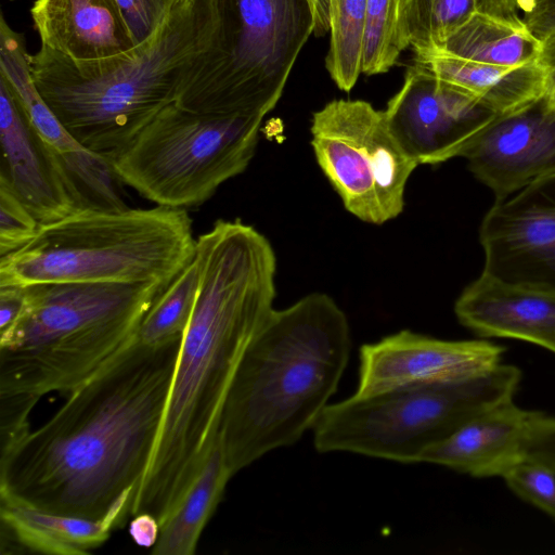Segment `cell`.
I'll list each match as a JSON object with an SVG mask.
<instances>
[{
    "instance_id": "1",
    "label": "cell",
    "mask_w": 555,
    "mask_h": 555,
    "mask_svg": "<svg viewBox=\"0 0 555 555\" xmlns=\"http://www.w3.org/2000/svg\"><path fill=\"white\" fill-rule=\"evenodd\" d=\"M182 338L158 346L134 338L66 396L0 467V494L122 527L154 452Z\"/></svg>"
},
{
    "instance_id": "2",
    "label": "cell",
    "mask_w": 555,
    "mask_h": 555,
    "mask_svg": "<svg viewBox=\"0 0 555 555\" xmlns=\"http://www.w3.org/2000/svg\"><path fill=\"white\" fill-rule=\"evenodd\" d=\"M198 286L158 438L131 516L162 525L180 503L218 437L241 358L272 311L276 257L269 240L236 220H217L196 238Z\"/></svg>"
},
{
    "instance_id": "3",
    "label": "cell",
    "mask_w": 555,
    "mask_h": 555,
    "mask_svg": "<svg viewBox=\"0 0 555 555\" xmlns=\"http://www.w3.org/2000/svg\"><path fill=\"white\" fill-rule=\"evenodd\" d=\"M350 350L348 319L328 295L311 293L272 311L246 347L223 406L219 434L233 476L313 428Z\"/></svg>"
},
{
    "instance_id": "4",
    "label": "cell",
    "mask_w": 555,
    "mask_h": 555,
    "mask_svg": "<svg viewBox=\"0 0 555 555\" xmlns=\"http://www.w3.org/2000/svg\"><path fill=\"white\" fill-rule=\"evenodd\" d=\"M215 0H180L146 41L120 54L75 61L41 46L34 82L65 129L109 162L178 94L211 46Z\"/></svg>"
},
{
    "instance_id": "5",
    "label": "cell",
    "mask_w": 555,
    "mask_h": 555,
    "mask_svg": "<svg viewBox=\"0 0 555 555\" xmlns=\"http://www.w3.org/2000/svg\"><path fill=\"white\" fill-rule=\"evenodd\" d=\"M166 287L116 282L24 287L20 315L0 332V395L68 396L134 340Z\"/></svg>"
},
{
    "instance_id": "6",
    "label": "cell",
    "mask_w": 555,
    "mask_h": 555,
    "mask_svg": "<svg viewBox=\"0 0 555 555\" xmlns=\"http://www.w3.org/2000/svg\"><path fill=\"white\" fill-rule=\"evenodd\" d=\"M195 249L188 209L82 208L40 224L29 242L0 257V286L55 282L168 286L194 259Z\"/></svg>"
},
{
    "instance_id": "7",
    "label": "cell",
    "mask_w": 555,
    "mask_h": 555,
    "mask_svg": "<svg viewBox=\"0 0 555 555\" xmlns=\"http://www.w3.org/2000/svg\"><path fill=\"white\" fill-rule=\"evenodd\" d=\"M520 380L517 366L501 362L465 379L354 393L326 405L312 428L313 444L321 453L417 463L472 417L513 400Z\"/></svg>"
},
{
    "instance_id": "8",
    "label": "cell",
    "mask_w": 555,
    "mask_h": 555,
    "mask_svg": "<svg viewBox=\"0 0 555 555\" xmlns=\"http://www.w3.org/2000/svg\"><path fill=\"white\" fill-rule=\"evenodd\" d=\"M211 46L176 103L212 115H261L274 108L313 34L309 0H215Z\"/></svg>"
},
{
    "instance_id": "9",
    "label": "cell",
    "mask_w": 555,
    "mask_h": 555,
    "mask_svg": "<svg viewBox=\"0 0 555 555\" xmlns=\"http://www.w3.org/2000/svg\"><path fill=\"white\" fill-rule=\"evenodd\" d=\"M261 115H212L176 102L164 107L112 160L122 182L158 206L197 207L246 170Z\"/></svg>"
},
{
    "instance_id": "10",
    "label": "cell",
    "mask_w": 555,
    "mask_h": 555,
    "mask_svg": "<svg viewBox=\"0 0 555 555\" xmlns=\"http://www.w3.org/2000/svg\"><path fill=\"white\" fill-rule=\"evenodd\" d=\"M310 131L317 163L351 215L382 224L402 212L417 164L384 111L362 100H334L313 114Z\"/></svg>"
},
{
    "instance_id": "11",
    "label": "cell",
    "mask_w": 555,
    "mask_h": 555,
    "mask_svg": "<svg viewBox=\"0 0 555 555\" xmlns=\"http://www.w3.org/2000/svg\"><path fill=\"white\" fill-rule=\"evenodd\" d=\"M384 112L392 134L417 166L460 157L496 116L418 60L408 67L401 89Z\"/></svg>"
},
{
    "instance_id": "12",
    "label": "cell",
    "mask_w": 555,
    "mask_h": 555,
    "mask_svg": "<svg viewBox=\"0 0 555 555\" xmlns=\"http://www.w3.org/2000/svg\"><path fill=\"white\" fill-rule=\"evenodd\" d=\"M482 273L555 291V175L495 199L479 227Z\"/></svg>"
},
{
    "instance_id": "13",
    "label": "cell",
    "mask_w": 555,
    "mask_h": 555,
    "mask_svg": "<svg viewBox=\"0 0 555 555\" xmlns=\"http://www.w3.org/2000/svg\"><path fill=\"white\" fill-rule=\"evenodd\" d=\"M504 351L486 338L446 340L403 330L361 347L356 395L465 379L501 363Z\"/></svg>"
},
{
    "instance_id": "14",
    "label": "cell",
    "mask_w": 555,
    "mask_h": 555,
    "mask_svg": "<svg viewBox=\"0 0 555 555\" xmlns=\"http://www.w3.org/2000/svg\"><path fill=\"white\" fill-rule=\"evenodd\" d=\"M460 157L502 199L555 175V107L546 99L494 116Z\"/></svg>"
},
{
    "instance_id": "15",
    "label": "cell",
    "mask_w": 555,
    "mask_h": 555,
    "mask_svg": "<svg viewBox=\"0 0 555 555\" xmlns=\"http://www.w3.org/2000/svg\"><path fill=\"white\" fill-rule=\"evenodd\" d=\"M0 179L40 224L85 208L59 153L30 122L7 80L0 76Z\"/></svg>"
},
{
    "instance_id": "16",
    "label": "cell",
    "mask_w": 555,
    "mask_h": 555,
    "mask_svg": "<svg viewBox=\"0 0 555 555\" xmlns=\"http://www.w3.org/2000/svg\"><path fill=\"white\" fill-rule=\"evenodd\" d=\"M459 322L480 338H511L555 353V291L508 284L486 273L454 305Z\"/></svg>"
},
{
    "instance_id": "17",
    "label": "cell",
    "mask_w": 555,
    "mask_h": 555,
    "mask_svg": "<svg viewBox=\"0 0 555 555\" xmlns=\"http://www.w3.org/2000/svg\"><path fill=\"white\" fill-rule=\"evenodd\" d=\"M537 411L513 400L472 417L426 449L421 462L448 467L475 478L503 477L524 460L525 444Z\"/></svg>"
},
{
    "instance_id": "18",
    "label": "cell",
    "mask_w": 555,
    "mask_h": 555,
    "mask_svg": "<svg viewBox=\"0 0 555 555\" xmlns=\"http://www.w3.org/2000/svg\"><path fill=\"white\" fill-rule=\"evenodd\" d=\"M30 14L41 46L75 61L135 47L116 0H36Z\"/></svg>"
},
{
    "instance_id": "19",
    "label": "cell",
    "mask_w": 555,
    "mask_h": 555,
    "mask_svg": "<svg viewBox=\"0 0 555 555\" xmlns=\"http://www.w3.org/2000/svg\"><path fill=\"white\" fill-rule=\"evenodd\" d=\"M8 82L30 122L59 153L74 181L85 208L121 209L112 164L79 143L62 125L39 93L29 68L20 66L8 75Z\"/></svg>"
},
{
    "instance_id": "20",
    "label": "cell",
    "mask_w": 555,
    "mask_h": 555,
    "mask_svg": "<svg viewBox=\"0 0 555 555\" xmlns=\"http://www.w3.org/2000/svg\"><path fill=\"white\" fill-rule=\"evenodd\" d=\"M441 80L472 95L495 115L519 109L545 94L544 75L537 60L504 67L462 59L441 50L415 53Z\"/></svg>"
},
{
    "instance_id": "21",
    "label": "cell",
    "mask_w": 555,
    "mask_h": 555,
    "mask_svg": "<svg viewBox=\"0 0 555 555\" xmlns=\"http://www.w3.org/2000/svg\"><path fill=\"white\" fill-rule=\"evenodd\" d=\"M1 552L9 546L53 555H85L104 544L114 524L34 508L0 494Z\"/></svg>"
},
{
    "instance_id": "22",
    "label": "cell",
    "mask_w": 555,
    "mask_h": 555,
    "mask_svg": "<svg viewBox=\"0 0 555 555\" xmlns=\"http://www.w3.org/2000/svg\"><path fill=\"white\" fill-rule=\"evenodd\" d=\"M233 477L222 449L220 434L202 470L172 513L160 525L153 554L193 555L202 532Z\"/></svg>"
},
{
    "instance_id": "23",
    "label": "cell",
    "mask_w": 555,
    "mask_h": 555,
    "mask_svg": "<svg viewBox=\"0 0 555 555\" xmlns=\"http://www.w3.org/2000/svg\"><path fill=\"white\" fill-rule=\"evenodd\" d=\"M540 44L526 25H512L476 11L438 50L475 62L518 67L537 60Z\"/></svg>"
},
{
    "instance_id": "24",
    "label": "cell",
    "mask_w": 555,
    "mask_h": 555,
    "mask_svg": "<svg viewBox=\"0 0 555 555\" xmlns=\"http://www.w3.org/2000/svg\"><path fill=\"white\" fill-rule=\"evenodd\" d=\"M198 268L194 259L156 298L143 318L135 339L158 346L183 337L196 299Z\"/></svg>"
},
{
    "instance_id": "25",
    "label": "cell",
    "mask_w": 555,
    "mask_h": 555,
    "mask_svg": "<svg viewBox=\"0 0 555 555\" xmlns=\"http://www.w3.org/2000/svg\"><path fill=\"white\" fill-rule=\"evenodd\" d=\"M366 0H332L326 69L336 86L349 92L362 73Z\"/></svg>"
},
{
    "instance_id": "26",
    "label": "cell",
    "mask_w": 555,
    "mask_h": 555,
    "mask_svg": "<svg viewBox=\"0 0 555 555\" xmlns=\"http://www.w3.org/2000/svg\"><path fill=\"white\" fill-rule=\"evenodd\" d=\"M409 46L404 0H366L362 73L388 72Z\"/></svg>"
},
{
    "instance_id": "27",
    "label": "cell",
    "mask_w": 555,
    "mask_h": 555,
    "mask_svg": "<svg viewBox=\"0 0 555 555\" xmlns=\"http://www.w3.org/2000/svg\"><path fill=\"white\" fill-rule=\"evenodd\" d=\"M476 11L477 0H404L410 46L415 53L440 49Z\"/></svg>"
},
{
    "instance_id": "28",
    "label": "cell",
    "mask_w": 555,
    "mask_h": 555,
    "mask_svg": "<svg viewBox=\"0 0 555 555\" xmlns=\"http://www.w3.org/2000/svg\"><path fill=\"white\" fill-rule=\"evenodd\" d=\"M502 478L515 495L555 520V470L541 463L522 460Z\"/></svg>"
},
{
    "instance_id": "29",
    "label": "cell",
    "mask_w": 555,
    "mask_h": 555,
    "mask_svg": "<svg viewBox=\"0 0 555 555\" xmlns=\"http://www.w3.org/2000/svg\"><path fill=\"white\" fill-rule=\"evenodd\" d=\"M39 227L38 220L10 185L0 179V257L24 246L36 235Z\"/></svg>"
},
{
    "instance_id": "30",
    "label": "cell",
    "mask_w": 555,
    "mask_h": 555,
    "mask_svg": "<svg viewBox=\"0 0 555 555\" xmlns=\"http://www.w3.org/2000/svg\"><path fill=\"white\" fill-rule=\"evenodd\" d=\"M39 399L27 393L0 395V467L30 434L29 416Z\"/></svg>"
},
{
    "instance_id": "31",
    "label": "cell",
    "mask_w": 555,
    "mask_h": 555,
    "mask_svg": "<svg viewBox=\"0 0 555 555\" xmlns=\"http://www.w3.org/2000/svg\"><path fill=\"white\" fill-rule=\"evenodd\" d=\"M134 46L149 40L180 0H116Z\"/></svg>"
},
{
    "instance_id": "32",
    "label": "cell",
    "mask_w": 555,
    "mask_h": 555,
    "mask_svg": "<svg viewBox=\"0 0 555 555\" xmlns=\"http://www.w3.org/2000/svg\"><path fill=\"white\" fill-rule=\"evenodd\" d=\"M524 460L555 470V416L537 411L525 444Z\"/></svg>"
},
{
    "instance_id": "33",
    "label": "cell",
    "mask_w": 555,
    "mask_h": 555,
    "mask_svg": "<svg viewBox=\"0 0 555 555\" xmlns=\"http://www.w3.org/2000/svg\"><path fill=\"white\" fill-rule=\"evenodd\" d=\"M522 22L539 39L555 31V0H520Z\"/></svg>"
},
{
    "instance_id": "34",
    "label": "cell",
    "mask_w": 555,
    "mask_h": 555,
    "mask_svg": "<svg viewBox=\"0 0 555 555\" xmlns=\"http://www.w3.org/2000/svg\"><path fill=\"white\" fill-rule=\"evenodd\" d=\"M537 63L540 65L545 83L544 98L551 102L555 99V31L540 39Z\"/></svg>"
},
{
    "instance_id": "35",
    "label": "cell",
    "mask_w": 555,
    "mask_h": 555,
    "mask_svg": "<svg viewBox=\"0 0 555 555\" xmlns=\"http://www.w3.org/2000/svg\"><path fill=\"white\" fill-rule=\"evenodd\" d=\"M159 532L158 519L149 513L134 515L129 525L131 539L141 547H153L158 540Z\"/></svg>"
},
{
    "instance_id": "36",
    "label": "cell",
    "mask_w": 555,
    "mask_h": 555,
    "mask_svg": "<svg viewBox=\"0 0 555 555\" xmlns=\"http://www.w3.org/2000/svg\"><path fill=\"white\" fill-rule=\"evenodd\" d=\"M24 305V287L0 286V332L11 326Z\"/></svg>"
},
{
    "instance_id": "37",
    "label": "cell",
    "mask_w": 555,
    "mask_h": 555,
    "mask_svg": "<svg viewBox=\"0 0 555 555\" xmlns=\"http://www.w3.org/2000/svg\"><path fill=\"white\" fill-rule=\"evenodd\" d=\"M478 11L516 26L525 23L519 15L520 0H477Z\"/></svg>"
},
{
    "instance_id": "38",
    "label": "cell",
    "mask_w": 555,
    "mask_h": 555,
    "mask_svg": "<svg viewBox=\"0 0 555 555\" xmlns=\"http://www.w3.org/2000/svg\"><path fill=\"white\" fill-rule=\"evenodd\" d=\"M547 101V100H546ZM548 102V101H547ZM553 107H555V99L551 102H548Z\"/></svg>"
}]
</instances>
